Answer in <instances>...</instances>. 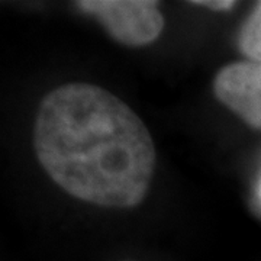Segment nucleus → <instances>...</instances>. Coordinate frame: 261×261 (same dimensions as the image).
Here are the masks:
<instances>
[{
  "label": "nucleus",
  "instance_id": "obj_3",
  "mask_svg": "<svg viewBox=\"0 0 261 261\" xmlns=\"http://www.w3.org/2000/svg\"><path fill=\"white\" fill-rule=\"evenodd\" d=\"M214 93L248 126L261 130V63L237 61L222 67L214 79Z\"/></svg>",
  "mask_w": 261,
  "mask_h": 261
},
{
  "label": "nucleus",
  "instance_id": "obj_5",
  "mask_svg": "<svg viewBox=\"0 0 261 261\" xmlns=\"http://www.w3.org/2000/svg\"><path fill=\"white\" fill-rule=\"evenodd\" d=\"M190 3L212 10H229L235 6L233 0H193Z\"/></svg>",
  "mask_w": 261,
  "mask_h": 261
},
{
  "label": "nucleus",
  "instance_id": "obj_2",
  "mask_svg": "<svg viewBox=\"0 0 261 261\" xmlns=\"http://www.w3.org/2000/svg\"><path fill=\"white\" fill-rule=\"evenodd\" d=\"M75 6L97 19L115 41L126 47L148 45L164 29L159 3L152 0H82Z\"/></svg>",
  "mask_w": 261,
  "mask_h": 261
},
{
  "label": "nucleus",
  "instance_id": "obj_4",
  "mask_svg": "<svg viewBox=\"0 0 261 261\" xmlns=\"http://www.w3.org/2000/svg\"><path fill=\"white\" fill-rule=\"evenodd\" d=\"M238 48L248 61L261 63V2L255 5L240 29Z\"/></svg>",
  "mask_w": 261,
  "mask_h": 261
},
{
  "label": "nucleus",
  "instance_id": "obj_1",
  "mask_svg": "<svg viewBox=\"0 0 261 261\" xmlns=\"http://www.w3.org/2000/svg\"><path fill=\"white\" fill-rule=\"evenodd\" d=\"M34 147L51 180L83 202L135 207L148 193L154 141L140 116L103 87L71 83L48 93Z\"/></svg>",
  "mask_w": 261,
  "mask_h": 261
}]
</instances>
